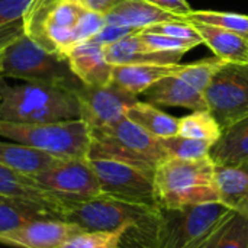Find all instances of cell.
<instances>
[{
	"mask_svg": "<svg viewBox=\"0 0 248 248\" xmlns=\"http://www.w3.org/2000/svg\"><path fill=\"white\" fill-rule=\"evenodd\" d=\"M32 0H0V26L22 19Z\"/></svg>",
	"mask_w": 248,
	"mask_h": 248,
	"instance_id": "cell-35",
	"label": "cell"
},
{
	"mask_svg": "<svg viewBox=\"0 0 248 248\" xmlns=\"http://www.w3.org/2000/svg\"><path fill=\"white\" fill-rule=\"evenodd\" d=\"M140 33V32H138ZM138 33L103 46V54L110 65L128 64H177L182 55L155 52L145 48Z\"/></svg>",
	"mask_w": 248,
	"mask_h": 248,
	"instance_id": "cell-16",
	"label": "cell"
},
{
	"mask_svg": "<svg viewBox=\"0 0 248 248\" xmlns=\"http://www.w3.org/2000/svg\"><path fill=\"white\" fill-rule=\"evenodd\" d=\"M142 32L160 33V35H166V36H171V38H177V39L198 41V42L203 44V41L199 36V33L196 32V29L186 19L179 20V22H161V23H155V25H151V26L142 29Z\"/></svg>",
	"mask_w": 248,
	"mask_h": 248,
	"instance_id": "cell-33",
	"label": "cell"
},
{
	"mask_svg": "<svg viewBox=\"0 0 248 248\" xmlns=\"http://www.w3.org/2000/svg\"><path fill=\"white\" fill-rule=\"evenodd\" d=\"M142 94L145 96V102L154 106L185 108L192 112L208 109L203 93H199L177 76H169L158 80Z\"/></svg>",
	"mask_w": 248,
	"mask_h": 248,
	"instance_id": "cell-15",
	"label": "cell"
},
{
	"mask_svg": "<svg viewBox=\"0 0 248 248\" xmlns=\"http://www.w3.org/2000/svg\"><path fill=\"white\" fill-rule=\"evenodd\" d=\"M60 157L13 141H0V164L26 176H36Z\"/></svg>",
	"mask_w": 248,
	"mask_h": 248,
	"instance_id": "cell-24",
	"label": "cell"
},
{
	"mask_svg": "<svg viewBox=\"0 0 248 248\" xmlns=\"http://www.w3.org/2000/svg\"><path fill=\"white\" fill-rule=\"evenodd\" d=\"M80 105V119L89 129H99L125 118V110L134 105L137 96L121 89L115 83L103 87L80 84L74 89Z\"/></svg>",
	"mask_w": 248,
	"mask_h": 248,
	"instance_id": "cell-12",
	"label": "cell"
},
{
	"mask_svg": "<svg viewBox=\"0 0 248 248\" xmlns=\"http://www.w3.org/2000/svg\"><path fill=\"white\" fill-rule=\"evenodd\" d=\"M203 97L222 131L247 118L248 62H222Z\"/></svg>",
	"mask_w": 248,
	"mask_h": 248,
	"instance_id": "cell-10",
	"label": "cell"
},
{
	"mask_svg": "<svg viewBox=\"0 0 248 248\" xmlns=\"http://www.w3.org/2000/svg\"><path fill=\"white\" fill-rule=\"evenodd\" d=\"M205 248H248V217L231 211L212 232Z\"/></svg>",
	"mask_w": 248,
	"mask_h": 248,
	"instance_id": "cell-26",
	"label": "cell"
},
{
	"mask_svg": "<svg viewBox=\"0 0 248 248\" xmlns=\"http://www.w3.org/2000/svg\"><path fill=\"white\" fill-rule=\"evenodd\" d=\"M89 161L103 195L132 205L160 208L154 195L153 170L106 157L89 158Z\"/></svg>",
	"mask_w": 248,
	"mask_h": 248,
	"instance_id": "cell-9",
	"label": "cell"
},
{
	"mask_svg": "<svg viewBox=\"0 0 248 248\" xmlns=\"http://www.w3.org/2000/svg\"><path fill=\"white\" fill-rule=\"evenodd\" d=\"M185 19L192 22L214 25L248 38V15L231 13V12H215V10H192L185 16Z\"/></svg>",
	"mask_w": 248,
	"mask_h": 248,
	"instance_id": "cell-29",
	"label": "cell"
},
{
	"mask_svg": "<svg viewBox=\"0 0 248 248\" xmlns=\"http://www.w3.org/2000/svg\"><path fill=\"white\" fill-rule=\"evenodd\" d=\"M157 209L100 195L90 199H65L60 219L80 227L84 232H108L132 227Z\"/></svg>",
	"mask_w": 248,
	"mask_h": 248,
	"instance_id": "cell-8",
	"label": "cell"
},
{
	"mask_svg": "<svg viewBox=\"0 0 248 248\" xmlns=\"http://www.w3.org/2000/svg\"><path fill=\"white\" fill-rule=\"evenodd\" d=\"M222 62L225 61H222L218 57H212V58H203L195 61L192 64H182L176 76L185 80L199 93H205V90L211 84L215 73L222 65Z\"/></svg>",
	"mask_w": 248,
	"mask_h": 248,
	"instance_id": "cell-28",
	"label": "cell"
},
{
	"mask_svg": "<svg viewBox=\"0 0 248 248\" xmlns=\"http://www.w3.org/2000/svg\"><path fill=\"white\" fill-rule=\"evenodd\" d=\"M209 157L215 166L240 167L248 161V116L222 131Z\"/></svg>",
	"mask_w": 248,
	"mask_h": 248,
	"instance_id": "cell-23",
	"label": "cell"
},
{
	"mask_svg": "<svg viewBox=\"0 0 248 248\" xmlns=\"http://www.w3.org/2000/svg\"><path fill=\"white\" fill-rule=\"evenodd\" d=\"M0 195L49 205L58 212V217H61V211L65 202L64 198L55 196L54 193L44 189L33 177L15 171L3 164H0Z\"/></svg>",
	"mask_w": 248,
	"mask_h": 248,
	"instance_id": "cell-20",
	"label": "cell"
},
{
	"mask_svg": "<svg viewBox=\"0 0 248 248\" xmlns=\"http://www.w3.org/2000/svg\"><path fill=\"white\" fill-rule=\"evenodd\" d=\"M96 157L115 158L154 171L167 154L160 138L125 116L112 125L90 131L89 158Z\"/></svg>",
	"mask_w": 248,
	"mask_h": 248,
	"instance_id": "cell-5",
	"label": "cell"
},
{
	"mask_svg": "<svg viewBox=\"0 0 248 248\" xmlns=\"http://www.w3.org/2000/svg\"><path fill=\"white\" fill-rule=\"evenodd\" d=\"M0 137L57 157L89 158L90 129L81 119L23 124L0 119Z\"/></svg>",
	"mask_w": 248,
	"mask_h": 248,
	"instance_id": "cell-7",
	"label": "cell"
},
{
	"mask_svg": "<svg viewBox=\"0 0 248 248\" xmlns=\"http://www.w3.org/2000/svg\"><path fill=\"white\" fill-rule=\"evenodd\" d=\"M77 1H80L83 6H86L90 10L106 15L109 10H112L122 0H77Z\"/></svg>",
	"mask_w": 248,
	"mask_h": 248,
	"instance_id": "cell-38",
	"label": "cell"
},
{
	"mask_svg": "<svg viewBox=\"0 0 248 248\" xmlns=\"http://www.w3.org/2000/svg\"><path fill=\"white\" fill-rule=\"evenodd\" d=\"M106 23L145 29L161 22H179L185 17L166 12L144 0H122L106 15Z\"/></svg>",
	"mask_w": 248,
	"mask_h": 248,
	"instance_id": "cell-18",
	"label": "cell"
},
{
	"mask_svg": "<svg viewBox=\"0 0 248 248\" xmlns=\"http://www.w3.org/2000/svg\"><path fill=\"white\" fill-rule=\"evenodd\" d=\"M23 33V25H22V19L4 26H0V49L7 45L9 42H12L13 39H16L17 36H20Z\"/></svg>",
	"mask_w": 248,
	"mask_h": 248,
	"instance_id": "cell-37",
	"label": "cell"
},
{
	"mask_svg": "<svg viewBox=\"0 0 248 248\" xmlns=\"http://www.w3.org/2000/svg\"><path fill=\"white\" fill-rule=\"evenodd\" d=\"M0 119L23 124H55L80 119L73 89L60 84L25 83L9 86L0 78Z\"/></svg>",
	"mask_w": 248,
	"mask_h": 248,
	"instance_id": "cell-2",
	"label": "cell"
},
{
	"mask_svg": "<svg viewBox=\"0 0 248 248\" xmlns=\"http://www.w3.org/2000/svg\"><path fill=\"white\" fill-rule=\"evenodd\" d=\"M177 135L206 141L214 145L222 135V128L219 126L215 116L208 110H193L192 113L179 119Z\"/></svg>",
	"mask_w": 248,
	"mask_h": 248,
	"instance_id": "cell-27",
	"label": "cell"
},
{
	"mask_svg": "<svg viewBox=\"0 0 248 248\" xmlns=\"http://www.w3.org/2000/svg\"><path fill=\"white\" fill-rule=\"evenodd\" d=\"M125 116L155 138H169L179 132V119L148 102L137 100L125 110Z\"/></svg>",
	"mask_w": 248,
	"mask_h": 248,
	"instance_id": "cell-25",
	"label": "cell"
},
{
	"mask_svg": "<svg viewBox=\"0 0 248 248\" xmlns=\"http://www.w3.org/2000/svg\"><path fill=\"white\" fill-rule=\"evenodd\" d=\"M215 163L167 157L154 170V195L164 209H183L208 203H219L215 185Z\"/></svg>",
	"mask_w": 248,
	"mask_h": 248,
	"instance_id": "cell-3",
	"label": "cell"
},
{
	"mask_svg": "<svg viewBox=\"0 0 248 248\" xmlns=\"http://www.w3.org/2000/svg\"><path fill=\"white\" fill-rule=\"evenodd\" d=\"M57 218L58 212L45 203L0 195V232L17 228L36 219Z\"/></svg>",
	"mask_w": 248,
	"mask_h": 248,
	"instance_id": "cell-22",
	"label": "cell"
},
{
	"mask_svg": "<svg viewBox=\"0 0 248 248\" xmlns=\"http://www.w3.org/2000/svg\"><path fill=\"white\" fill-rule=\"evenodd\" d=\"M0 78H1V77H0Z\"/></svg>",
	"mask_w": 248,
	"mask_h": 248,
	"instance_id": "cell-40",
	"label": "cell"
},
{
	"mask_svg": "<svg viewBox=\"0 0 248 248\" xmlns=\"http://www.w3.org/2000/svg\"><path fill=\"white\" fill-rule=\"evenodd\" d=\"M215 185L219 203L230 211L248 217V173L241 167L217 166Z\"/></svg>",
	"mask_w": 248,
	"mask_h": 248,
	"instance_id": "cell-21",
	"label": "cell"
},
{
	"mask_svg": "<svg viewBox=\"0 0 248 248\" xmlns=\"http://www.w3.org/2000/svg\"><path fill=\"white\" fill-rule=\"evenodd\" d=\"M153 6H157L166 12H170L173 15H177V16H182L185 17L187 13H190L193 9L192 6L187 3V0H144Z\"/></svg>",
	"mask_w": 248,
	"mask_h": 248,
	"instance_id": "cell-36",
	"label": "cell"
},
{
	"mask_svg": "<svg viewBox=\"0 0 248 248\" xmlns=\"http://www.w3.org/2000/svg\"><path fill=\"white\" fill-rule=\"evenodd\" d=\"M128 228L131 227L108 232H80L70 238L62 248H119L121 240Z\"/></svg>",
	"mask_w": 248,
	"mask_h": 248,
	"instance_id": "cell-31",
	"label": "cell"
},
{
	"mask_svg": "<svg viewBox=\"0 0 248 248\" xmlns=\"http://www.w3.org/2000/svg\"><path fill=\"white\" fill-rule=\"evenodd\" d=\"M86 6L77 0H32L22 16L23 33L45 51L65 60Z\"/></svg>",
	"mask_w": 248,
	"mask_h": 248,
	"instance_id": "cell-4",
	"label": "cell"
},
{
	"mask_svg": "<svg viewBox=\"0 0 248 248\" xmlns=\"http://www.w3.org/2000/svg\"><path fill=\"white\" fill-rule=\"evenodd\" d=\"M141 32V29L137 28H131V26H122V25H115V23H106L96 35H93L89 41L99 44L102 46L118 42L129 35L138 33Z\"/></svg>",
	"mask_w": 248,
	"mask_h": 248,
	"instance_id": "cell-34",
	"label": "cell"
},
{
	"mask_svg": "<svg viewBox=\"0 0 248 248\" xmlns=\"http://www.w3.org/2000/svg\"><path fill=\"white\" fill-rule=\"evenodd\" d=\"M240 167H241L243 170H246V171H247V173H248V161H247V163H244L243 166H240Z\"/></svg>",
	"mask_w": 248,
	"mask_h": 248,
	"instance_id": "cell-39",
	"label": "cell"
},
{
	"mask_svg": "<svg viewBox=\"0 0 248 248\" xmlns=\"http://www.w3.org/2000/svg\"><path fill=\"white\" fill-rule=\"evenodd\" d=\"M203 44L225 62H248V38L240 33L208 25L201 22H192Z\"/></svg>",
	"mask_w": 248,
	"mask_h": 248,
	"instance_id": "cell-19",
	"label": "cell"
},
{
	"mask_svg": "<svg viewBox=\"0 0 248 248\" xmlns=\"http://www.w3.org/2000/svg\"><path fill=\"white\" fill-rule=\"evenodd\" d=\"M76 78L89 87H103L112 83L113 65L103 54V46L90 41L81 42L70 49L65 57Z\"/></svg>",
	"mask_w": 248,
	"mask_h": 248,
	"instance_id": "cell-14",
	"label": "cell"
},
{
	"mask_svg": "<svg viewBox=\"0 0 248 248\" xmlns=\"http://www.w3.org/2000/svg\"><path fill=\"white\" fill-rule=\"evenodd\" d=\"M160 142L167 154V157L180 160H202L209 157L212 145L206 141L192 140L182 135H174L169 138H160Z\"/></svg>",
	"mask_w": 248,
	"mask_h": 248,
	"instance_id": "cell-30",
	"label": "cell"
},
{
	"mask_svg": "<svg viewBox=\"0 0 248 248\" xmlns=\"http://www.w3.org/2000/svg\"><path fill=\"white\" fill-rule=\"evenodd\" d=\"M182 64H128L113 65L112 83L126 90L128 93L138 96L142 94L158 80L176 76Z\"/></svg>",
	"mask_w": 248,
	"mask_h": 248,
	"instance_id": "cell-17",
	"label": "cell"
},
{
	"mask_svg": "<svg viewBox=\"0 0 248 248\" xmlns=\"http://www.w3.org/2000/svg\"><path fill=\"white\" fill-rule=\"evenodd\" d=\"M33 179L44 189L64 199H90L103 195L89 158L60 157Z\"/></svg>",
	"mask_w": 248,
	"mask_h": 248,
	"instance_id": "cell-11",
	"label": "cell"
},
{
	"mask_svg": "<svg viewBox=\"0 0 248 248\" xmlns=\"http://www.w3.org/2000/svg\"><path fill=\"white\" fill-rule=\"evenodd\" d=\"M231 211L222 203L158 208L124 234L119 248H205Z\"/></svg>",
	"mask_w": 248,
	"mask_h": 248,
	"instance_id": "cell-1",
	"label": "cell"
},
{
	"mask_svg": "<svg viewBox=\"0 0 248 248\" xmlns=\"http://www.w3.org/2000/svg\"><path fill=\"white\" fill-rule=\"evenodd\" d=\"M80 232H84L80 227L62 219H36L0 232V244L13 248H62Z\"/></svg>",
	"mask_w": 248,
	"mask_h": 248,
	"instance_id": "cell-13",
	"label": "cell"
},
{
	"mask_svg": "<svg viewBox=\"0 0 248 248\" xmlns=\"http://www.w3.org/2000/svg\"><path fill=\"white\" fill-rule=\"evenodd\" d=\"M0 77L60 84L73 90L81 84L71 73L67 60L45 51L25 33L0 49Z\"/></svg>",
	"mask_w": 248,
	"mask_h": 248,
	"instance_id": "cell-6",
	"label": "cell"
},
{
	"mask_svg": "<svg viewBox=\"0 0 248 248\" xmlns=\"http://www.w3.org/2000/svg\"><path fill=\"white\" fill-rule=\"evenodd\" d=\"M138 35H140L142 44L145 45V48H148L150 51L177 54L182 57L187 51L202 45L198 41H185V39H177V38H171V36H166V35H160V33H148V32H142V31Z\"/></svg>",
	"mask_w": 248,
	"mask_h": 248,
	"instance_id": "cell-32",
	"label": "cell"
}]
</instances>
